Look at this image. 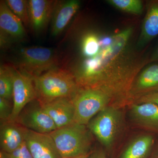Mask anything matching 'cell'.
Instances as JSON below:
<instances>
[{
  "label": "cell",
  "mask_w": 158,
  "mask_h": 158,
  "mask_svg": "<svg viewBox=\"0 0 158 158\" xmlns=\"http://www.w3.org/2000/svg\"><path fill=\"white\" fill-rule=\"evenodd\" d=\"M132 32L128 28L112 36L110 44L101 46L98 53L73 74L80 87L102 90L118 108L130 104V91L140 69L127 49Z\"/></svg>",
  "instance_id": "1"
},
{
  "label": "cell",
  "mask_w": 158,
  "mask_h": 158,
  "mask_svg": "<svg viewBox=\"0 0 158 158\" xmlns=\"http://www.w3.org/2000/svg\"><path fill=\"white\" fill-rule=\"evenodd\" d=\"M37 99L41 104L57 99L70 98L80 88L73 74L57 68L33 78Z\"/></svg>",
  "instance_id": "2"
},
{
  "label": "cell",
  "mask_w": 158,
  "mask_h": 158,
  "mask_svg": "<svg viewBox=\"0 0 158 158\" xmlns=\"http://www.w3.org/2000/svg\"><path fill=\"white\" fill-rule=\"evenodd\" d=\"M49 135L62 158L90 155L93 135L87 125L73 122Z\"/></svg>",
  "instance_id": "3"
},
{
  "label": "cell",
  "mask_w": 158,
  "mask_h": 158,
  "mask_svg": "<svg viewBox=\"0 0 158 158\" xmlns=\"http://www.w3.org/2000/svg\"><path fill=\"white\" fill-rule=\"evenodd\" d=\"M72 99L75 107L74 122L85 125L105 108L113 106L111 97L97 88L80 87Z\"/></svg>",
  "instance_id": "4"
},
{
  "label": "cell",
  "mask_w": 158,
  "mask_h": 158,
  "mask_svg": "<svg viewBox=\"0 0 158 158\" xmlns=\"http://www.w3.org/2000/svg\"><path fill=\"white\" fill-rule=\"evenodd\" d=\"M121 108L109 106L100 112L87 125L93 135L107 149L114 145L123 124Z\"/></svg>",
  "instance_id": "5"
},
{
  "label": "cell",
  "mask_w": 158,
  "mask_h": 158,
  "mask_svg": "<svg viewBox=\"0 0 158 158\" xmlns=\"http://www.w3.org/2000/svg\"><path fill=\"white\" fill-rule=\"evenodd\" d=\"M57 60L52 49L34 46L22 49L18 62L19 69L34 78L56 68Z\"/></svg>",
  "instance_id": "6"
},
{
  "label": "cell",
  "mask_w": 158,
  "mask_h": 158,
  "mask_svg": "<svg viewBox=\"0 0 158 158\" xmlns=\"http://www.w3.org/2000/svg\"><path fill=\"white\" fill-rule=\"evenodd\" d=\"M10 67L13 80V108L9 121L15 122L25 107L37 99V94L33 77L15 67Z\"/></svg>",
  "instance_id": "7"
},
{
  "label": "cell",
  "mask_w": 158,
  "mask_h": 158,
  "mask_svg": "<svg viewBox=\"0 0 158 158\" xmlns=\"http://www.w3.org/2000/svg\"><path fill=\"white\" fill-rule=\"evenodd\" d=\"M15 122L27 129L41 134H49L57 129L55 123L37 99L25 107Z\"/></svg>",
  "instance_id": "8"
},
{
  "label": "cell",
  "mask_w": 158,
  "mask_h": 158,
  "mask_svg": "<svg viewBox=\"0 0 158 158\" xmlns=\"http://www.w3.org/2000/svg\"><path fill=\"white\" fill-rule=\"evenodd\" d=\"M27 37L22 22L7 6L6 2H0V44L6 48L14 42H20Z\"/></svg>",
  "instance_id": "9"
},
{
  "label": "cell",
  "mask_w": 158,
  "mask_h": 158,
  "mask_svg": "<svg viewBox=\"0 0 158 158\" xmlns=\"http://www.w3.org/2000/svg\"><path fill=\"white\" fill-rule=\"evenodd\" d=\"M25 142L33 158H62L49 134L27 129Z\"/></svg>",
  "instance_id": "10"
},
{
  "label": "cell",
  "mask_w": 158,
  "mask_h": 158,
  "mask_svg": "<svg viewBox=\"0 0 158 158\" xmlns=\"http://www.w3.org/2000/svg\"><path fill=\"white\" fill-rule=\"evenodd\" d=\"M55 1H28L30 27L37 35L43 32L51 21Z\"/></svg>",
  "instance_id": "11"
},
{
  "label": "cell",
  "mask_w": 158,
  "mask_h": 158,
  "mask_svg": "<svg viewBox=\"0 0 158 158\" xmlns=\"http://www.w3.org/2000/svg\"><path fill=\"white\" fill-rule=\"evenodd\" d=\"M81 2L77 0L55 1L51 19V34L58 36L78 11Z\"/></svg>",
  "instance_id": "12"
},
{
  "label": "cell",
  "mask_w": 158,
  "mask_h": 158,
  "mask_svg": "<svg viewBox=\"0 0 158 158\" xmlns=\"http://www.w3.org/2000/svg\"><path fill=\"white\" fill-rule=\"evenodd\" d=\"M158 91V64H153L136 77L130 91V105L142 97Z\"/></svg>",
  "instance_id": "13"
},
{
  "label": "cell",
  "mask_w": 158,
  "mask_h": 158,
  "mask_svg": "<svg viewBox=\"0 0 158 158\" xmlns=\"http://www.w3.org/2000/svg\"><path fill=\"white\" fill-rule=\"evenodd\" d=\"M41 105L55 123L57 129L64 127L74 122L75 107L72 98L57 99Z\"/></svg>",
  "instance_id": "14"
},
{
  "label": "cell",
  "mask_w": 158,
  "mask_h": 158,
  "mask_svg": "<svg viewBox=\"0 0 158 158\" xmlns=\"http://www.w3.org/2000/svg\"><path fill=\"white\" fill-rule=\"evenodd\" d=\"M27 129L15 122H1V151L11 152L25 142Z\"/></svg>",
  "instance_id": "15"
},
{
  "label": "cell",
  "mask_w": 158,
  "mask_h": 158,
  "mask_svg": "<svg viewBox=\"0 0 158 158\" xmlns=\"http://www.w3.org/2000/svg\"><path fill=\"white\" fill-rule=\"evenodd\" d=\"M130 114L134 122L141 127L158 131V106L152 103L131 105Z\"/></svg>",
  "instance_id": "16"
},
{
  "label": "cell",
  "mask_w": 158,
  "mask_h": 158,
  "mask_svg": "<svg viewBox=\"0 0 158 158\" xmlns=\"http://www.w3.org/2000/svg\"><path fill=\"white\" fill-rule=\"evenodd\" d=\"M158 35V1L152 3L148 9L142 25L138 45L143 47Z\"/></svg>",
  "instance_id": "17"
},
{
  "label": "cell",
  "mask_w": 158,
  "mask_h": 158,
  "mask_svg": "<svg viewBox=\"0 0 158 158\" xmlns=\"http://www.w3.org/2000/svg\"><path fill=\"white\" fill-rule=\"evenodd\" d=\"M154 143V139L150 135L136 137L126 148L120 158H146Z\"/></svg>",
  "instance_id": "18"
},
{
  "label": "cell",
  "mask_w": 158,
  "mask_h": 158,
  "mask_svg": "<svg viewBox=\"0 0 158 158\" xmlns=\"http://www.w3.org/2000/svg\"><path fill=\"white\" fill-rule=\"evenodd\" d=\"M13 94V80L11 67L1 65L0 68V98L11 102Z\"/></svg>",
  "instance_id": "19"
},
{
  "label": "cell",
  "mask_w": 158,
  "mask_h": 158,
  "mask_svg": "<svg viewBox=\"0 0 158 158\" xmlns=\"http://www.w3.org/2000/svg\"><path fill=\"white\" fill-rule=\"evenodd\" d=\"M5 2L10 10L21 20L24 27H30L28 1L7 0Z\"/></svg>",
  "instance_id": "20"
},
{
  "label": "cell",
  "mask_w": 158,
  "mask_h": 158,
  "mask_svg": "<svg viewBox=\"0 0 158 158\" xmlns=\"http://www.w3.org/2000/svg\"><path fill=\"white\" fill-rule=\"evenodd\" d=\"M100 40L96 34L89 33L82 39L81 51L83 55L88 58L96 56L100 50Z\"/></svg>",
  "instance_id": "21"
},
{
  "label": "cell",
  "mask_w": 158,
  "mask_h": 158,
  "mask_svg": "<svg viewBox=\"0 0 158 158\" xmlns=\"http://www.w3.org/2000/svg\"><path fill=\"white\" fill-rule=\"evenodd\" d=\"M107 2L116 9L132 14L138 15L143 11V4L140 0H108Z\"/></svg>",
  "instance_id": "22"
},
{
  "label": "cell",
  "mask_w": 158,
  "mask_h": 158,
  "mask_svg": "<svg viewBox=\"0 0 158 158\" xmlns=\"http://www.w3.org/2000/svg\"><path fill=\"white\" fill-rule=\"evenodd\" d=\"M0 158H33L26 142L11 152L0 151Z\"/></svg>",
  "instance_id": "23"
},
{
  "label": "cell",
  "mask_w": 158,
  "mask_h": 158,
  "mask_svg": "<svg viewBox=\"0 0 158 158\" xmlns=\"http://www.w3.org/2000/svg\"><path fill=\"white\" fill-rule=\"evenodd\" d=\"M11 102L0 98V119L1 122L9 121L12 113L13 105Z\"/></svg>",
  "instance_id": "24"
},
{
  "label": "cell",
  "mask_w": 158,
  "mask_h": 158,
  "mask_svg": "<svg viewBox=\"0 0 158 158\" xmlns=\"http://www.w3.org/2000/svg\"><path fill=\"white\" fill-rule=\"evenodd\" d=\"M147 102L152 103L158 106V91L142 97L134 102L133 103L140 104Z\"/></svg>",
  "instance_id": "25"
},
{
  "label": "cell",
  "mask_w": 158,
  "mask_h": 158,
  "mask_svg": "<svg viewBox=\"0 0 158 158\" xmlns=\"http://www.w3.org/2000/svg\"><path fill=\"white\" fill-rule=\"evenodd\" d=\"M88 158H106V157L103 150L98 149L91 153L89 155Z\"/></svg>",
  "instance_id": "26"
},
{
  "label": "cell",
  "mask_w": 158,
  "mask_h": 158,
  "mask_svg": "<svg viewBox=\"0 0 158 158\" xmlns=\"http://www.w3.org/2000/svg\"><path fill=\"white\" fill-rule=\"evenodd\" d=\"M158 47L157 48L155 51L154 52L151 58L150 61L151 62L153 61H158Z\"/></svg>",
  "instance_id": "27"
},
{
  "label": "cell",
  "mask_w": 158,
  "mask_h": 158,
  "mask_svg": "<svg viewBox=\"0 0 158 158\" xmlns=\"http://www.w3.org/2000/svg\"><path fill=\"white\" fill-rule=\"evenodd\" d=\"M89 155L88 156H80L76 157L71 158H88Z\"/></svg>",
  "instance_id": "28"
},
{
  "label": "cell",
  "mask_w": 158,
  "mask_h": 158,
  "mask_svg": "<svg viewBox=\"0 0 158 158\" xmlns=\"http://www.w3.org/2000/svg\"><path fill=\"white\" fill-rule=\"evenodd\" d=\"M156 158H158V152H157V155L156 156Z\"/></svg>",
  "instance_id": "29"
}]
</instances>
